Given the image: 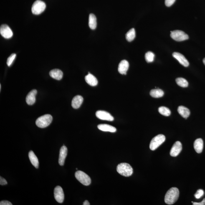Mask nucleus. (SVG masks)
I'll use <instances>...</instances> for the list:
<instances>
[{"mask_svg":"<svg viewBox=\"0 0 205 205\" xmlns=\"http://www.w3.org/2000/svg\"><path fill=\"white\" fill-rule=\"evenodd\" d=\"M179 196V191L178 188H171L167 192L165 195V203L168 205H172L177 201Z\"/></svg>","mask_w":205,"mask_h":205,"instance_id":"f257e3e1","label":"nucleus"},{"mask_svg":"<svg viewBox=\"0 0 205 205\" xmlns=\"http://www.w3.org/2000/svg\"><path fill=\"white\" fill-rule=\"evenodd\" d=\"M117 171L120 174L124 177H129L133 173V169L130 164L121 163L117 166Z\"/></svg>","mask_w":205,"mask_h":205,"instance_id":"f03ea898","label":"nucleus"},{"mask_svg":"<svg viewBox=\"0 0 205 205\" xmlns=\"http://www.w3.org/2000/svg\"><path fill=\"white\" fill-rule=\"evenodd\" d=\"M52 120V117L50 115H45L39 117L36 121L37 126L44 128L48 126Z\"/></svg>","mask_w":205,"mask_h":205,"instance_id":"7ed1b4c3","label":"nucleus"},{"mask_svg":"<svg viewBox=\"0 0 205 205\" xmlns=\"http://www.w3.org/2000/svg\"><path fill=\"white\" fill-rule=\"evenodd\" d=\"M75 176L77 181L85 186H88L91 182V178L88 175L81 171H77L75 173Z\"/></svg>","mask_w":205,"mask_h":205,"instance_id":"20e7f679","label":"nucleus"},{"mask_svg":"<svg viewBox=\"0 0 205 205\" xmlns=\"http://www.w3.org/2000/svg\"><path fill=\"white\" fill-rule=\"evenodd\" d=\"M165 137L163 135L160 134L156 136L150 142V149L152 150H154L158 148L160 145L165 141Z\"/></svg>","mask_w":205,"mask_h":205,"instance_id":"39448f33","label":"nucleus"},{"mask_svg":"<svg viewBox=\"0 0 205 205\" xmlns=\"http://www.w3.org/2000/svg\"><path fill=\"white\" fill-rule=\"evenodd\" d=\"M46 7L45 3L40 0H37L34 3L32 6V12L36 15H40L44 11Z\"/></svg>","mask_w":205,"mask_h":205,"instance_id":"423d86ee","label":"nucleus"},{"mask_svg":"<svg viewBox=\"0 0 205 205\" xmlns=\"http://www.w3.org/2000/svg\"><path fill=\"white\" fill-rule=\"evenodd\" d=\"M171 37L174 40L177 42H181L189 39V37L183 31L175 30L171 32Z\"/></svg>","mask_w":205,"mask_h":205,"instance_id":"0eeeda50","label":"nucleus"},{"mask_svg":"<svg viewBox=\"0 0 205 205\" xmlns=\"http://www.w3.org/2000/svg\"><path fill=\"white\" fill-rule=\"evenodd\" d=\"M0 33L3 37L6 39L11 38L13 35L12 31L9 26L6 24H3L1 26Z\"/></svg>","mask_w":205,"mask_h":205,"instance_id":"6e6552de","label":"nucleus"},{"mask_svg":"<svg viewBox=\"0 0 205 205\" xmlns=\"http://www.w3.org/2000/svg\"><path fill=\"white\" fill-rule=\"evenodd\" d=\"M54 196L56 200L58 203H62L64 199V195L62 188L61 186H57L54 190Z\"/></svg>","mask_w":205,"mask_h":205,"instance_id":"1a4fd4ad","label":"nucleus"},{"mask_svg":"<svg viewBox=\"0 0 205 205\" xmlns=\"http://www.w3.org/2000/svg\"><path fill=\"white\" fill-rule=\"evenodd\" d=\"M96 116L100 119L112 121L114 120L113 116L108 112L104 111H98L96 112Z\"/></svg>","mask_w":205,"mask_h":205,"instance_id":"9d476101","label":"nucleus"},{"mask_svg":"<svg viewBox=\"0 0 205 205\" xmlns=\"http://www.w3.org/2000/svg\"><path fill=\"white\" fill-rule=\"evenodd\" d=\"M182 144L180 141H177L173 145L170 151V154L172 157H176L181 153L182 150Z\"/></svg>","mask_w":205,"mask_h":205,"instance_id":"9b49d317","label":"nucleus"},{"mask_svg":"<svg viewBox=\"0 0 205 205\" xmlns=\"http://www.w3.org/2000/svg\"><path fill=\"white\" fill-rule=\"evenodd\" d=\"M173 57L177 59L181 65L185 67H187L189 65V62L185 56L180 53L174 52L173 54Z\"/></svg>","mask_w":205,"mask_h":205,"instance_id":"f8f14e48","label":"nucleus"},{"mask_svg":"<svg viewBox=\"0 0 205 205\" xmlns=\"http://www.w3.org/2000/svg\"><path fill=\"white\" fill-rule=\"evenodd\" d=\"M67 149L65 145H63L61 148L59 159V163L61 166H63L67 154Z\"/></svg>","mask_w":205,"mask_h":205,"instance_id":"ddd939ff","label":"nucleus"},{"mask_svg":"<svg viewBox=\"0 0 205 205\" xmlns=\"http://www.w3.org/2000/svg\"><path fill=\"white\" fill-rule=\"evenodd\" d=\"M129 67V64L128 61L125 60L122 61L119 65L118 70L119 73L122 75H126Z\"/></svg>","mask_w":205,"mask_h":205,"instance_id":"4468645a","label":"nucleus"},{"mask_svg":"<svg viewBox=\"0 0 205 205\" xmlns=\"http://www.w3.org/2000/svg\"><path fill=\"white\" fill-rule=\"evenodd\" d=\"M37 90L34 89L30 92L26 97V102L28 105H32L36 102Z\"/></svg>","mask_w":205,"mask_h":205,"instance_id":"2eb2a0df","label":"nucleus"},{"mask_svg":"<svg viewBox=\"0 0 205 205\" xmlns=\"http://www.w3.org/2000/svg\"><path fill=\"white\" fill-rule=\"evenodd\" d=\"M83 102V98L82 96L79 95L76 96L72 100V107L74 109H78L81 107Z\"/></svg>","mask_w":205,"mask_h":205,"instance_id":"dca6fc26","label":"nucleus"},{"mask_svg":"<svg viewBox=\"0 0 205 205\" xmlns=\"http://www.w3.org/2000/svg\"><path fill=\"white\" fill-rule=\"evenodd\" d=\"M85 79L86 82L92 86H95L98 84V80L96 77L89 73L86 76Z\"/></svg>","mask_w":205,"mask_h":205,"instance_id":"f3484780","label":"nucleus"},{"mask_svg":"<svg viewBox=\"0 0 205 205\" xmlns=\"http://www.w3.org/2000/svg\"><path fill=\"white\" fill-rule=\"evenodd\" d=\"M49 75L52 78L57 80L62 79L63 73L62 71L58 69H54L49 72Z\"/></svg>","mask_w":205,"mask_h":205,"instance_id":"a211bd4d","label":"nucleus"},{"mask_svg":"<svg viewBox=\"0 0 205 205\" xmlns=\"http://www.w3.org/2000/svg\"><path fill=\"white\" fill-rule=\"evenodd\" d=\"M98 128L99 130L103 132H108L115 133L116 132V129L115 127L111 125L106 124H101L98 125Z\"/></svg>","mask_w":205,"mask_h":205,"instance_id":"6ab92c4d","label":"nucleus"},{"mask_svg":"<svg viewBox=\"0 0 205 205\" xmlns=\"http://www.w3.org/2000/svg\"><path fill=\"white\" fill-rule=\"evenodd\" d=\"M203 141L201 138L196 139L194 142V148L196 153H201L203 151Z\"/></svg>","mask_w":205,"mask_h":205,"instance_id":"aec40b11","label":"nucleus"},{"mask_svg":"<svg viewBox=\"0 0 205 205\" xmlns=\"http://www.w3.org/2000/svg\"><path fill=\"white\" fill-rule=\"evenodd\" d=\"M178 113L185 119L187 118L190 114L189 109L183 106H181L178 107Z\"/></svg>","mask_w":205,"mask_h":205,"instance_id":"412c9836","label":"nucleus"},{"mask_svg":"<svg viewBox=\"0 0 205 205\" xmlns=\"http://www.w3.org/2000/svg\"><path fill=\"white\" fill-rule=\"evenodd\" d=\"M29 157L32 164L36 168H39V162L37 156L34 152L30 151L29 153Z\"/></svg>","mask_w":205,"mask_h":205,"instance_id":"4be33fe9","label":"nucleus"},{"mask_svg":"<svg viewBox=\"0 0 205 205\" xmlns=\"http://www.w3.org/2000/svg\"><path fill=\"white\" fill-rule=\"evenodd\" d=\"M89 27L92 30L95 29L97 27V18L94 14L89 15Z\"/></svg>","mask_w":205,"mask_h":205,"instance_id":"5701e85b","label":"nucleus"},{"mask_svg":"<svg viewBox=\"0 0 205 205\" xmlns=\"http://www.w3.org/2000/svg\"><path fill=\"white\" fill-rule=\"evenodd\" d=\"M150 96L153 98H158L162 97L164 93L161 89H154L150 91Z\"/></svg>","mask_w":205,"mask_h":205,"instance_id":"b1692460","label":"nucleus"},{"mask_svg":"<svg viewBox=\"0 0 205 205\" xmlns=\"http://www.w3.org/2000/svg\"><path fill=\"white\" fill-rule=\"evenodd\" d=\"M136 37V32L134 28L130 30L126 34V39L129 42H132L134 40Z\"/></svg>","mask_w":205,"mask_h":205,"instance_id":"393cba45","label":"nucleus"},{"mask_svg":"<svg viewBox=\"0 0 205 205\" xmlns=\"http://www.w3.org/2000/svg\"><path fill=\"white\" fill-rule=\"evenodd\" d=\"M176 81L177 84L180 86L182 87H186L188 86V82L184 78H182V77H178V78L176 79Z\"/></svg>","mask_w":205,"mask_h":205,"instance_id":"a878e982","label":"nucleus"},{"mask_svg":"<svg viewBox=\"0 0 205 205\" xmlns=\"http://www.w3.org/2000/svg\"><path fill=\"white\" fill-rule=\"evenodd\" d=\"M158 111L161 115L165 116H169L171 115V111L169 109L165 107H161L158 108Z\"/></svg>","mask_w":205,"mask_h":205,"instance_id":"bb28decb","label":"nucleus"},{"mask_svg":"<svg viewBox=\"0 0 205 205\" xmlns=\"http://www.w3.org/2000/svg\"><path fill=\"white\" fill-rule=\"evenodd\" d=\"M145 59L148 63L153 62L154 59L155 54L151 51H149L145 54Z\"/></svg>","mask_w":205,"mask_h":205,"instance_id":"cd10ccee","label":"nucleus"},{"mask_svg":"<svg viewBox=\"0 0 205 205\" xmlns=\"http://www.w3.org/2000/svg\"><path fill=\"white\" fill-rule=\"evenodd\" d=\"M16 57V54L15 53H13L11 54L9 58L7 59V62H6V64L9 67H10L11 65V64L13 63V62L15 60V58Z\"/></svg>","mask_w":205,"mask_h":205,"instance_id":"c85d7f7f","label":"nucleus"},{"mask_svg":"<svg viewBox=\"0 0 205 205\" xmlns=\"http://www.w3.org/2000/svg\"><path fill=\"white\" fill-rule=\"evenodd\" d=\"M204 194V191L202 189H199L198 190L196 191L195 194V197L196 199H199L201 197L203 196Z\"/></svg>","mask_w":205,"mask_h":205,"instance_id":"c756f323","label":"nucleus"},{"mask_svg":"<svg viewBox=\"0 0 205 205\" xmlns=\"http://www.w3.org/2000/svg\"><path fill=\"white\" fill-rule=\"evenodd\" d=\"M176 0H165V5L168 7H169L174 4Z\"/></svg>","mask_w":205,"mask_h":205,"instance_id":"7c9ffc66","label":"nucleus"},{"mask_svg":"<svg viewBox=\"0 0 205 205\" xmlns=\"http://www.w3.org/2000/svg\"><path fill=\"white\" fill-rule=\"evenodd\" d=\"M7 184V182L6 180L4 178L2 177L1 176L0 177V185L1 186H4Z\"/></svg>","mask_w":205,"mask_h":205,"instance_id":"2f4dec72","label":"nucleus"},{"mask_svg":"<svg viewBox=\"0 0 205 205\" xmlns=\"http://www.w3.org/2000/svg\"><path fill=\"white\" fill-rule=\"evenodd\" d=\"M0 205H12V204L10 202L8 201H2L0 202Z\"/></svg>","mask_w":205,"mask_h":205,"instance_id":"473e14b6","label":"nucleus"},{"mask_svg":"<svg viewBox=\"0 0 205 205\" xmlns=\"http://www.w3.org/2000/svg\"><path fill=\"white\" fill-rule=\"evenodd\" d=\"M193 205H205V198L203 199V200L200 203H193Z\"/></svg>","mask_w":205,"mask_h":205,"instance_id":"72a5a7b5","label":"nucleus"},{"mask_svg":"<svg viewBox=\"0 0 205 205\" xmlns=\"http://www.w3.org/2000/svg\"><path fill=\"white\" fill-rule=\"evenodd\" d=\"M83 205H90V203L89 202V201L87 200H86L84 202L83 204Z\"/></svg>","mask_w":205,"mask_h":205,"instance_id":"f704fd0d","label":"nucleus"},{"mask_svg":"<svg viewBox=\"0 0 205 205\" xmlns=\"http://www.w3.org/2000/svg\"><path fill=\"white\" fill-rule=\"evenodd\" d=\"M203 63H204V65H205V58L204 59H203Z\"/></svg>","mask_w":205,"mask_h":205,"instance_id":"c9c22d12","label":"nucleus"},{"mask_svg":"<svg viewBox=\"0 0 205 205\" xmlns=\"http://www.w3.org/2000/svg\"><path fill=\"white\" fill-rule=\"evenodd\" d=\"M1 85H0V89H1Z\"/></svg>","mask_w":205,"mask_h":205,"instance_id":"e433bc0d","label":"nucleus"}]
</instances>
